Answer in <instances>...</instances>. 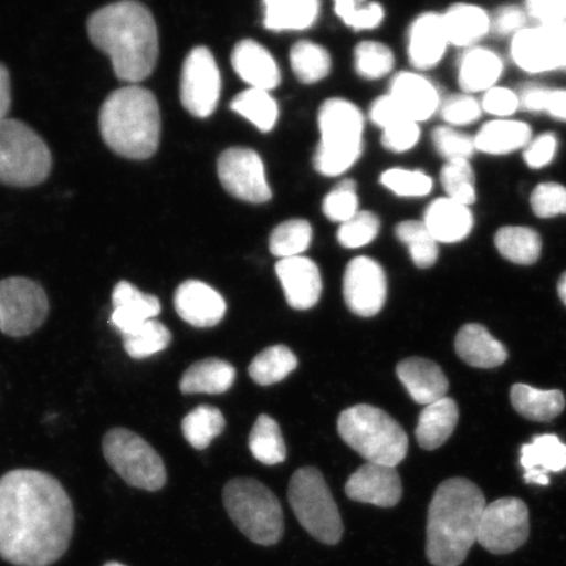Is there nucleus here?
I'll return each instance as SVG.
<instances>
[{"instance_id": "1", "label": "nucleus", "mask_w": 566, "mask_h": 566, "mask_svg": "<svg viewBox=\"0 0 566 566\" xmlns=\"http://www.w3.org/2000/svg\"><path fill=\"white\" fill-rule=\"evenodd\" d=\"M74 507L60 481L15 470L0 479V558L17 566H49L66 554Z\"/></svg>"}, {"instance_id": "2", "label": "nucleus", "mask_w": 566, "mask_h": 566, "mask_svg": "<svg viewBox=\"0 0 566 566\" xmlns=\"http://www.w3.org/2000/svg\"><path fill=\"white\" fill-rule=\"evenodd\" d=\"M92 44L109 55L119 81L137 84L153 74L159 55L157 23L144 4L125 0L92 13Z\"/></svg>"}, {"instance_id": "3", "label": "nucleus", "mask_w": 566, "mask_h": 566, "mask_svg": "<svg viewBox=\"0 0 566 566\" xmlns=\"http://www.w3.org/2000/svg\"><path fill=\"white\" fill-rule=\"evenodd\" d=\"M486 501L472 481L454 478L437 488L428 512L427 557L434 566H460L478 542Z\"/></svg>"}, {"instance_id": "4", "label": "nucleus", "mask_w": 566, "mask_h": 566, "mask_svg": "<svg viewBox=\"0 0 566 566\" xmlns=\"http://www.w3.org/2000/svg\"><path fill=\"white\" fill-rule=\"evenodd\" d=\"M102 137L113 153L133 160L151 158L160 140V109L151 91L129 84L105 98L98 116Z\"/></svg>"}, {"instance_id": "5", "label": "nucleus", "mask_w": 566, "mask_h": 566, "mask_svg": "<svg viewBox=\"0 0 566 566\" xmlns=\"http://www.w3.org/2000/svg\"><path fill=\"white\" fill-rule=\"evenodd\" d=\"M339 437L367 463L399 465L408 454V436L400 423L377 407L359 405L338 417Z\"/></svg>"}, {"instance_id": "6", "label": "nucleus", "mask_w": 566, "mask_h": 566, "mask_svg": "<svg viewBox=\"0 0 566 566\" xmlns=\"http://www.w3.org/2000/svg\"><path fill=\"white\" fill-rule=\"evenodd\" d=\"M364 115L356 105L331 98L318 112L322 140L315 154V168L324 176H339L363 153Z\"/></svg>"}, {"instance_id": "7", "label": "nucleus", "mask_w": 566, "mask_h": 566, "mask_svg": "<svg viewBox=\"0 0 566 566\" xmlns=\"http://www.w3.org/2000/svg\"><path fill=\"white\" fill-rule=\"evenodd\" d=\"M223 504L237 527L260 546H274L283 535L280 501L253 479H233L223 490Z\"/></svg>"}, {"instance_id": "8", "label": "nucleus", "mask_w": 566, "mask_h": 566, "mask_svg": "<svg viewBox=\"0 0 566 566\" xmlns=\"http://www.w3.org/2000/svg\"><path fill=\"white\" fill-rule=\"evenodd\" d=\"M52 171V154L45 140L24 123L0 122V182L28 188L39 186Z\"/></svg>"}, {"instance_id": "9", "label": "nucleus", "mask_w": 566, "mask_h": 566, "mask_svg": "<svg viewBox=\"0 0 566 566\" xmlns=\"http://www.w3.org/2000/svg\"><path fill=\"white\" fill-rule=\"evenodd\" d=\"M287 495L296 520L311 536L328 546L342 541V515L321 471L314 467L296 471L290 480Z\"/></svg>"}, {"instance_id": "10", "label": "nucleus", "mask_w": 566, "mask_h": 566, "mask_svg": "<svg viewBox=\"0 0 566 566\" xmlns=\"http://www.w3.org/2000/svg\"><path fill=\"white\" fill-rule=\"evenodd\" d=\"M103 451L109 463L127 484L157 492L167 481L163 459L144 438L127 429H113L104 437Z\"/></svg>"}, {"instance_id": "11", "label": "nucleus", "mask_w": 566, "mask_h": 566, "mask_svg": "<svg viewBox=\"0 0 566 566\" xmlns=\"http://www.w3.org/2000/svg\"><path fill=\"white\" fill-rule=\"evenodd\" d=\"M48 314V295L38 282L24 277L0 281V331L4 335H32L45 323Z\"/></svg>"}, {"instance_id": "12", "label": "nucleus", "mask_w": 566, "mask_h": 566, "mask_svg": "<svg viewBox=\"0 0 566 566\" xmlns=\"http://www.w3.org/2000/svg\"><path fill=\"white\" fill-rule=\"evenodd\" d=\"M528 507L520 499L505 497L486 504L481 515L478 543L493 555L512 554L528 541Z\"/></svg>"}, {"instance_id": "13", "label": "nucleus", "mask_w": 566, "mask_h": 566, "mask_svg": "<svg viewBox=\"0 0 566 566\" xmlns=\"http://www.w3.org/2000/svg\"><path fill=\"white\" fill-rule=\"evenodd\" d=\"M512 56L531 74L566 70V23L525 28L514 35Z\"/></svg>"}, {"instance_id": "14", "label": "nucleus", "mask_w": 566, "mask_h": 566, "mask_svg": "<svg viewBox=\"0 0 566 566\" xmlns=\"http://www.w3.org/2000/svg\"><path fill=\"white\" fill-rule=\"evenodd\" d=\"M221 73L207 48H196L184 62L180 97L184 108L207 118L214 113L221 95Z\"/></svg>"}, {"instance_id": "15", "label": "nucleus", "mask_w": 566, "mask_h": 566, "mask_svg": "<svg viewBox=\"0 0 566 566\" xmlns=\"http://www.w3.org/2000/svg\"><path fill=\"white\" fill-rule=\"evenodd\" d=\"M218 175L226 190L239 200L252 203L271 200L264 163L250 148L233 147L224 151L218 160Z\"/></svg>"}, {"instance_id": "16", "label": "nucleus", "mask_w": 566, "mask_h": 566, "mask_svg": "<svg viewBox=\"0 0 566 566\" xmlns=\"http://www.w3.org/2000/svg\"><path fill=\"white\" fill-rule=\"evenodd\" d=\"M344 300L353 314L363 317L378 315L387 300L384 268L370 258L353 259L344 274Z\"/></svg>"}, {"instance_id": "17", "label": "nucleus", "mask_w": 566, "mask_h": 566, "mask_svg": "<svg viewBox=\"0 0 566 566\" xmlns=\"http://www.w3.org/2000/svg\"><path fill=\"white\" fill-rule=\"evenodd\" d=\"M345 492L363 504L394 507L401 500L402 486L395 467L366 463L346 481Z\"/></svg>"}, {"instance_id": "18", "label": "nucleus", "mask_w": 566, "mask_h": 566, "mask_svg": "<svg viewBox=\"0 0 566 566\" xmlns=\"http://www.w3.org/2000/svg\"><path fill=\"white\" fill-rule=\"evenodd\" d=\"M176 313L193 327L209 328L222 322L226 302L217 290L201 281H186L175 293Z\"/></svg>"}, {"instance_id": "19", "label": "nucleus", "mask_w": 566, "mask_h": 566, "mask_svg": "<svg viewBox=\"0 0 566 566\" xmlns=\"http://www.w3.org/2000/svg\"><path fill=\"white\" fill-rule=\"evenodd\" d=\"M290 307L310 310L316 306L323 292L321 271L313 260L303 256L280 260L275 265Z\"/></svg>"}, {"instance_id": "20", "label": "nucleus", "mask_w": 566, "mask_h": 566, "mask_svg": "<svg viewBox=\"0 0 566 566\" xmlns=\"http://www.w3.org/2000/svg\"><path fill=\"white\" fill-rule=\"evenodd\" d=\"M112 303L111 322L123 337L132 335L140 325L153 321L161 311L157 296L142 293L126 281L117 283L113 290Z\"/></svg>"}, {"instance_id": "21", "label": "nucleus", "mask_w": 566, "mask_h": 566, "mask_svg": "<svg viewBox=\"0 0 566 566\" xmlns=\"http://www.w3.org/2000/svg\"><path fill=\"white\" fill-rule=\"evenodd\" d=\"M389 95L406 116L419 124L433 117L440 109L441 96L428 77L415 73H400L391 82Z\"/></svg>"}, {"instance_id": "22", "label": "nucleus", "mask_w": 566, "mask_h": 566, "mask_svg": "<svg viewBox=\"0 0 566 566\" xmlns=\"http://www.w3.org/2000/svg\"><path fill=\"white\" fill-rule=\"evenodd\" d=\"M448 45L442 15L427 12L413 21L409 31L408 56L416 69L429 70L437 66Z\"/></svg>"}, {"instance_id": "23", "label": "nucleus", "mask_w": 566, "mask_h": 566, "mask_svg": "<svg viewBox=\"0 0 566 566\" xmlns=\"http://www.w3.org/2000/svg\"><path fill=\"white\" fill-rule=\"evenodd\" d=\"M396 373L416 402L430 406L444 399L449 391V380L433 360L413 357L401 360Z\"/></svg>"}, {"instance_id": "24", "label": "nucleus", "mask_w": 566, "mask_h": 566, "mask_svg": "<svg viewBox=\"0 0 566 566\" xmlns=\"http://www.w3.org/2000/svg\"><path fill=\"white\" fill-rule=\"evenodd\" d=\"M423 224L437 243L462 242L473 229V214L469 207L451 200L437 198L424 211Z\"/></svg>"}, {"instance_id": "25", "label": "nucleus", "mask_w": 566, "mask_h": 566, "mask_svg": "<svg viewBox=\"0 0 566 566\" xmlns=\"http://www.w3.org/2000/svg\"><path fill=\"white\" fill-rule=\"evenodd\" d=\"M232 66L251 88L271 91L281 82V71L272 54L252 40L240 41L233 49Z\"/></svg>"}, {"instance_id": "26", "label": "nucleus", "mask_w": 566, "mask_h": 566, "mask_svg": "<svg viewBox=\"0 0 566 566\" xmlns=\"http://www.w3.org/2000/svg\"><path fill=\"white\" fill-rule=\"evenodd\" d=\"M455 350L467 365L479 369H493L506 363L507 350L480 324H467L455 338Z\"/></svg>"}, {"instance_id": "27", "label": "nucleus", "mask_w": 566, "mask_h": 566, "mask_svg": "<svg viewBox=\"0 0 566 566\" xmlns=\"http://www.w3.org/2000/svg\"><path fill=\"white\" fill-rule=\"evenodd\" d=\"M502 70L504 65L500 56L490 49H467L459 60V86L467 95L490 91L499 82Z\"/></svg>"}, {"instance_id": "28", "label": "nucleus", "mask_w": 566, "mask_h": 566, "mask_svg": "<svg viewBox=\"0 0 566 566\" xmlns=\"http://www.w3.org/2000/svg\"><path fill=\"white\" fill-rule=\"evenodd\" d=\"M442 19L449 44L454 46L473 48L491 31V17L478 6H451Z\"/></svg>"}, {"instance_id": "29", "label": "nucleus", "mask_w": 566, "mask_h": 566, "mask_svg": "<svg viewBox=\"0 0 566 566\" xmlns=\"http://www.w3.org/2000/svg\"><path fill=\"white\" fill-rule=\"evenodd\" d=\"M458 421L459 408L455 400L444 398L427 406L417 423V442L424 450L441 448L454 433Z\"/></svg>"}, {"instance_id": "30", "label": "nucleus", "mask_w": 566, "mask_h": 566, "mask_svg": "<svg viewBox=\"0 0 566 566\" xmlns=\"http://www.w3.org/2000/svg\"><path fill=\"white\" fill-rule=\"evenodd\" d=\"M235 377L237 371L231 364L223 359L208 358L196 363L184 373L180 389L186 395H219L229 391Z\"/></svg>"}, {"instance_id": "31", "label": "nucleus", "mask_w": 566, "mask_h": 566, "mask_svg": "<svg viewBox=\"0 0 566 566\" xmlns=\"http://www.w3.org/2000/svg\"><path fill=\"white\" fill-rule=\"evenodd\" d=\"M533 132L531 127L513 119H495L481 127L476 134V150L490 155H506L527 147Z\"/></svg>"}, {"instance_id": "32", "label": "nucleus", "mask_w": 566, "mask_h": 566, "mask_svg": "<svg viewBox=\"0 0 566 566\" xmlns=\"http://www.w3.org/2000/svg\"><path fill=\"white\" fill-rule=\"evenodd\" d=\"M512 406L521 416L533 421H551L563 413L565 398L558 389H537L527 385H514L511 391Z\"/></svg>"}, {"instance_id": "33", "label": "nucleus", "mask_w": 566, "mask_h": 566, "mask_svg": "<svg viewBox=\"0 0 566 566\" xmlns=\"http://www.w3.org/2000/svg\"><path fill=\"white\" fill-rule=\"evenodd\" d=\"M321 4L316 0H266L265 27L271 31H303L313 27Z\"/></svg>"}, {"instance_id": "34", "label": "nucleus", "mask_w": 566, "mask_h": 566, "mask_svg": "<svg viewBox=\"0 0 566 566\" xmlns=\"http://www.w3.org/2000/svg\"><path fill=\"white\" fill-rule=\"evenodd\" d=\"M494 244L502 258L518 265H533L542 254V238L533 229L506 226L495 233Z\"/></svg>"}, {"instance_id": "35", "label": "nucleus", "mask_w": 566, "mask_h": 566, "mask_svg": "<svg viewBox=\"0 0 566 566\" xmlns=\"http://www.w3.org/2000/svg\"><path fill=\"white\" fill-rule=\"evenodd\" d=\"M521 465L526 471L562 472L566 470V444L555 434L537 436L522 446Z\"/></svg>"}, {"instance_id": "36", "label": "nucleus", "mask_w": 566, "mask_h": 566, "mask_svg": "<svg viewBox=\"0 0 566 566\" xmlns=\"http://www.w3.org/2000/svg\"><path fill=\"white\" fill-rule=\"evenodd\" d=\"M298 359L285 345H275L258 354L250 366L251 378L260 386H272L292 374Z\"/></svg>"}, {"instance_id": "37", "label": "nucleus", "mask_w": 566, "mask_h": 566, "mask_svg": "<svg viewBox=\"0 0 566 566\" xmlns=\"http://www.w3.org/2000/svg\"><path fill=\"white\" fill-rule=\"evenodd\" d=\"M231 108L264 133L271 132L279 119V105L264 90L243 91L233 98Z\"/></svg>"}, {"instance_id": "38", "label": "nucleus", "mask_w": 566, "mask_h": 566, "mask_svg": "<svg viewBox=\"0 0 566 566\" xmlns=\"http://www.w3.org/2000/svg\"><path fill=\"white\" fill-rule=\"evenodd\" d=\"M250 450L260 463L274 465L285 462L286 446L277 421L266 415L259 416L250 434Z\"/></svg>"}, {"instance_id": "39", "label": "nucleus", "mask_w": 566, "mask_h": 566, "mask_svg": "<svg viewBox=\"0 0 566 566\" xmlns=\"http://www.w3.org/2000/svg\"><path fill=\"white\" fill-rule=\"evenodd\" d=\"M224 427L221 410L210 406L196 408L181 423L184 437L197 450L207 449L214 438L222 434Z\"/></svg>"}, {"instance_id": "40", "label": "nucleus", "mask_w": 566, "mask_h": 566, "mask_svg": "<svg viewBox=\"0 0 566 566\" xmlns=\"http://www.w3.org/2000/svg\"><path fill=\"white\" fill-rule=\"evenodd\" d=\"M294 74L302 83L321 82L328 76L332 61L327 51L311 41H300L290 53Z\"/></svg>"}, {"instance_id": "41", "label": "nucleus", "mask_w": 566, "mask_h": 566, "mask_svg": "<svg viewBox=\"0 0 566 566\" xmlns=\"http://www.w3.org/2000/svg\"><path fill=\"white\" fill-rule=\"evenodd\" d=\"M396 237L408 247L410 258H412L417 268L428 269L437 263L440 250H438L436 239L431 237L423 222H401L396 228Z\"/></svg>"}, {"instance_id": "42", "label": "nucleus", "mask_w": 566, "mask_h": 566, "mask_svg": "<svg viewBox=\"0 0 566 566\" xmlns=\"http://www.w3.org/2000/svg\"><path fill=\"white\" fill-rule=\"evenodd\" d=\"M311 239H313V228L304 219H292L283 222L277 229H274L269 240V248L274 256L292 259L301 256L306 251Z\"/></svg>"}, {"instance_id": "43", "label": "nucleus", "mask_w": 566, "mask_h": 566, "mask_svg": "<svg viewBox=\"0 0 566 566\" xmlns=\"http://www.w3.org/2000/svg\"><path fill=\"white\" fill-rule=\"evenodd\" d=\"M123 338L126 353L134 359H144L167 349L172 336L166 325L153 318Z\"/></svg>"}, {"instance_id": "44", "label": "nucleus", "mask_w": 566, "mask_h": 566, "mask_svg": "<svg viewBox=\"0 0 566 566\" xmlns=\"http://www.w3.org/2000/svg\"><path fill=\"white\" fill-rule=\"evenodd\" d=\"M442 187L451 200L471 207L476 201L475 172L470 160L446 163L441 171Z\"/></svg>"}, {"instance_id": "45", "label": "nucleus", "mask_w": 566, "mask_h": 566, "mask_svg": "<svg viewBox=\"0 0 566 566\" xmlns=\"http://www.w3.org/2000/svg\"><path fill=\"white\" fill-rule=\"evenodd\" d=\"M394 65L391 49L380 42L364 41L356 48V70L366 80H380L391 73Z\"/></svg>"}, {"instance_id": "46", "label": "nucleus", "mask_w": 566, "mask_h": 566, "mask_svg": "<svg viewBox=\"0 0 566 566\" xmlns=\"http://www.w3.org/2000/svg\"><path fill=\"white\" fill-rule=\"evenodd\" d=\"M381 184L400 197H423L433 189V180L420 171H408V169H388L380 177Z\"/></svg>"}, {"instance_id": "47", "label": "nucleus", "mask_w": 566, "mask_h": 566, "mask_svg": "<svg viewBox=\"0 0 566 566\" xmlns=\"http://www.w3.org/2000/svg\"><path fill=\"white\" fill-rule=\"evenodd\" d=\"M338 18L353 30H374L385 19V10L378 3L356 2V0H338L335 4Z\"/></svg>"}, {"instance_id": "48", "label": "nucleus", "mask_w": 566, "mask_h": 566, "mask_svg": "<svg viewBox=\"0 0 566 566\" xmlns=\"http://www.w3.org/2000/svg\"><path fill=\"white\" fill-rule=\"evenodd\" d=\"M379 219L370 211H358L348 222L342 224L337 238L345 248H360L370 244L379 233Z\"/></svg>"}, {"instance_id": "49", "label": "nucleus", "mask_w": 566, "mask_h": 566, "mask_svg": "<svg viewBox=\"0 0 566 566\" xmlns=\"http://www.w3.org/2000/svg\"><path fill=\"white\" fill-rule=\"evenodd\" d=\"M438 154L446 160H470L475 153V140L451 126H438L431 134Z\"/></svg>"}, {"instance_id": "50", "label": "nucleus", "mask_w": 566, "mask_h": 566, "mask_svg": "<svg viewBox=\"0 0 566 566\" xmlns=\"http://www.w3.org/2000/svg\"><path fill=\"white\" fill-rule=\"evenodd\" d=\"M323 210L332 222H348L358 212L356 184L353 180L339 182L337 188L325 197Z\"/></svg>"}, {"instance_id": "51", "label": "nucleus", "mask_w": 566, "mask_h": 566, "mask_svg": "<svg viewBox=\"0 0 566 566\" xmlns=\"http://www.w3.org/2000/svg\"><path fill=\"white\" fill-rule=\"evenodd\" d=\"M531 209L542 219L566 214V187L558 182H542L530 198Z\"/></svg>"}, {"instance_id": "52", "label": "nucleus", "mask_w": 566, "mask_h": 566, "mask_svg": "<svg viewBox=\"0 0 566 566\" xmlns=\"http://www.w3.org/2000/svg\"><path fill=\"white\" fill-rule=\"evenodd\" d=\"M441 116L450 126H464L478 122L481 116V104L472 95H452L440 106Z\"/></svg>"}, {"instance_id": "53", "label": "nucleus", "mask_w": 566, "mask_h": 566, "mask_svg": "<svg viewBox=\"0 0 566 566\" xmlns=\"http://www.w3.org/2000/svg\"><path fill=\"white\" fill-rule=\"evenodd\" d=\"M421 130L419 124L406 119L398 124L386 127L381 144L392 153H406L413 148L419 142Z\"/></svg>"}, {"instance_id": "54", "label": "nucleus", "mask_w": 566, "mask_h": 566, "mask_svg": "<svg viewBox=\"0 0 566 566\" xmlns=\"http://www.w3.org/2000/svg\"><path fill=\"white\" fill-rule=\"evenodd\" d=\"M520 108V98L512 90L493 87L485 92L481 109L497 117L512 116Z\"/></svg>"}, {"instance_id": "55", "label": "nucleus", "mask_w": 566, "mask_h": 566, "mask_svg": "<svg viewBox=\"0 0 566 566\" xmlns=\"http://www.w3.org/2000/svg\"><path fill=\"white\" fill-rule=\"evenodd\" d=\"M526 13L539 25L566 23V0H530Z\"/></svg>"}, {"instance_id": "56", "label": "nucleus", "mask_w": 566, "mask_h": 566, "mask_svg": "<svg viewBox=\"0 0 566 566\" xmlns=\"http://www.w3.org/2000/svg\"><path fill=\"white\" fill-rule=\"evenodd\" d=\"M527 13L518 6H502L491 18V30L500 35L520 33L525 30Z\"/></svg>"}, {"instance_id": "57", "label": "nucleus", "mask_w": 566, "mask_h": 566, "mask_svg": "<svg viewBox=\"0 0 566 566\" xmlns=\"http://www.w3.org/2000/svg\"><path fill=\"white\" fill-rule=\"evenodd\" d=\"M557 153L555 134L546 133L530 142L525 151V161L530 168L539 169L549 165Z\"/></svg>"}, {"instance_id": "58", "label": "nucleus", "mask_w": 566, "mask_h": 566, "mask_svg": "<svg viewBox=\"0 0 566 566\" xmlns=\"http://www.w3.org/2000/svg\"><path fill=\"white\" fill-rule=\"evenodd\" d=\"M370 118L371 122L380 126L381 129L409 119L391 95L381 96L373 104ZM410 122H412V119H410Z\"/></svg>"}, {"instance_id": "59", "label": "nucleus", "mask_w": 566, "mask_h": 566, "mask_svg": "<svg viewBox=\"0 0 566 566\" xmlns=\"http://www.w3.org/2000/svg\"><path fill=\"white\" fill-rule=\"evenodd\" d=\"M549 88L537 86V84H527L520 91V108L528 112H546V104Z\"/></svg>"}, {"instance_id": "60", "label": "nucleus", "mask_w": 566, "mask_h": 566, "mask_svg": "<svg viewBox=\"0 0 566 566\" xmlns=\"http://www.w3.org/2000/svg\"><path fill=\"white\" fill-rule=\"evenodd\" d=\"M548 115L566 123V90H552L546 104Z\"/></svg>"}, {"instance_id": "61", "label": "nucleus", "mask_w": 566, "mask_h": 566, "mask_svg": "<svg viewBox=\"0 0 566 566\" xmlns=\"http://www.w3.org/2000/svg\"><path fill=\"white\" fill-rule=\"evenodd\" d=\"M11 81L10 73L0 63V122L7 118L11 108Z\"/></svg>"}, {"instance_id": "62", "label": "nucleus", "mask_w": 566, "mask_h": 566, "mask_svg": "<svg viewBox=\"0 0 566 566\" xmlns=\"http://www.w3.org/2000/svg\"><path fill=\"white\" fill-rule=\"evenodd\" d=\"M526 483L539 484L547 486L549 485V478L546 472L541 470H531L525 473Z\"/></svg>"}, {"instance_id": "63", "label": "nucleus", "mask_w": 566, "mask_h": 566, "mask_svg": "<svg viewBox=\"0 0 566 566\" xmlns=\"http://www.w3.org/2000/svg\"><path fill=\"white\" fill-rule=\"evenodd\" d=\"M557 292L558 296H560L562 302L566 306V272L562 275L560 280H558Z\"/></svg>"}, {"instance_id": "64", "label": "nucleus", "mask_w": 566, "mask_h": 566, "mask_svg": "<svg viewBox=\"0 0 566 566\" xmlns=\"http://www.w3.org/2000/svg\"><path fill=\"white\" fill-rule=\"evenodd\" d=\"M104 566H125V565L119 564V563H106Z\"/></svg>"}]
</instances>
